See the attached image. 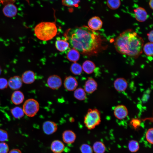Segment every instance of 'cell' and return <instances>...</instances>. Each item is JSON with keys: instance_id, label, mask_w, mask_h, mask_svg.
Segmentation results:
<instances>
[{"instance_id": "ac0fdd59", "label": "cell", "mask_w": 153, "mask_h": 153, "mask_svg": "<svg viewBox=\"0 0 153 153\" xmlns=\"http://www.w3.org/2000/svg\"><path fill=\"white\" fill-rule=\"evenodd\" d=\"M35 73L30 70L25 72L22 75L21 79L24 83L29 84L33 83L35 80Z\"/></svg>"}, {"instance_id": "1f68e13d", "label": "cell", "mask_w": 153, "mask_h": 153, "mask_svg": "<svg viewBox=\"0 0 153 153\" xmlns=\"http://www.w3.org/2000/svg\"><path fill=\"white\" fill-rule=\"evenodd\" d=\"M153 129L151 128L149 129L146 133L145 137L147 141L150 143L152 144Z\"/></svg>"}, {"instance_id": "ab89813d", "label": "cell", "mask_w": 153, "mask_h": 153, "mask_svg": "<svg viewBox=\"0 0 153 153\" xmlns=\"http://www.w3.org/2000/svg\"><path fill=\"white\" fill-rule=\"evenodd\" d=\"M153 0H150L149 2V7L152 9H153Z\"/></svg>"}, {"instance_id": "d6a6232c", "label": "cell", "mask_w": 153, "mask_h": 153, "mask_svg": "<svg viewBox=\"0 0 153 153\" xmlns=\"http://www.w3.org/2000/svg\"><path fill=\"white\" fill-rule=\"evenodd\" d=\"M141 120L137 118L132 119L130 121V124L135 129L139 128L141 123Z\"/></svg>"}, {"instance_id": "44dd1931", "label": "cell", "mask_w": 153, "mask_h": 153, "mask_svg": "<svg viewBox=\"0 0 153 153\" xmlns=\"http://www.w3.org/2000/svg\"><path fill=\"white\" fill-rule=\"evenodd\" d=\"M24 96L22 92L20 91H16L12 94L11 100L12 102L16 105H19L23 102Z\"/></svg>"}, {"instance_id": "603a6c76", "label": "cell", "mask_w": 153, "mask_h": 153, "mask_svg": "<svg viewBox=\"0 0 153 153\" xmlns=\"http://www.w3.org/2000/svg\"><path fill=\"white\" fill-rule=\"evenodd\" d=\"M74 96L76 99L80 101L84 100L87 98L86 92L81 88H78L75 90Z\"/></svg>"}, {"instance_id": "7402d4cb", "label": "cell", "mask_w": 153, "mask_h": 153, "mask_svg": "<svg viewBox=\"0 0 153 153\" xmlns=\"http://www.w3.org/2000/svg\"><path fill=\"white\" fill-rule=\"evenodd\" d=\"M82 69L86 73L90 74L92 73L95 69V65L92 61L86 60L82 64Z\"/></svg>"}, {"instance_id": "3957f363", "label": "cell", "mask_w": 153, "mask_h": 153, "mask_svg": "<svg viewBox=\"0 0 153 153\" xmlns=\"http://www.w3.org/2000/svg\"><path fill=\"white\" fill-rule=\"evenodd\" d=\"M54 22H42L38 24L34 29L36 37L39 39L48 41L54 37L58 33V29Z\"/></svg>"}, {"instance_id": "4fadbf2b", "label": "cell", "mask_w": 153, "mask_h": 153, "mask_svg": "<svg viewBox=\"0 0 153 153\" xmlns=\"http://www.w3.org/2000/svg\"><path fill=\"white\" fill-rule=\"evenodd\" d=\"M135 18L138 21L144 22L148 17L147 13L146 10L141 7H138L134 10Z\"/></svg>"}, {"instance_id": "277c9868", "label": "cell", "mask_w": 153, "mask_h": 153, "mask_svg": "<svg viewBox=\"0 0 153 153\" xmlns=\"http://www.w3.org/2000/svg\"><path fill=\"white\" fill-rule=\"evenodd\" d=\"M101 122V114L96 109H89L84 118V123L88 129H92Z\"/></svg>"}, {"instance_id": "30bf717a", "label": "cell", "mask_w": 153, "mask_h": 153, "mask_svg": "<svg viewBox=\"0 0 153 153\" xmlns=\"http://www.w3.org/2000/svg\"><path fill=\"white\" fill-rule=\"evenodd\" d=\"M103 24L102 21L99 17L94 16L89 20L88 26V27L91 29L96 31L101 28Z\"/></svg>"}, {"instance_id": "8d00e7d4", "label": "cell", "mask_w": 153, "mask_h": 153, "mask_svg": "<svg viewBox=\"0 0 153 153\" xmlns=\"http://www.w3.org/2000/svg\"><path fill=\"white\" fill-rule=\"evenodd\" d=\"M15 1V0H0V4L5 5L8 3H13Z\"/></svg>"}, {"instance_id": "e575fe53", "label": "cell", "mask_w": 153, "mask_h": 153, "mask_svg": "<svg viewBox=\"0 0 153 153\" xmlns=\"http://www.w3.org/2000/svg\"><path fill=\"white\" fill-rule=\"evenodd\" d=\"M8 139L7 132L5 130L0 129V141H5Z\"/></svg>"}, {"instance_id": "9a60e30c", "label": "cell", "mask_w": 153, "mask_h": 153, "mask_svg": "<svg viewBox=\"0 0 153 153\" xmlns=\"http://www.w3.org/2000/svg\"><path fill=\"white\" fill-rule=\"evenodd\" d=\"M128 82L125 79L123 78H116L114 82V86L115 89L119 92L125 91L127 88Z\"/></svg>"}, {"instance_id": "2e32d148", "label": "cell", "mask_w": 153, "mask_h": 153, "mask_svg": "<svg viewBox=\"0 0 153 153\" xmlns=\"http://www.w3.org/2000/svg\"><path fill=\"white\" fill-rule=\"evenodd\" d=\"M62 136L63 141L68 144L73 143L76 138L75 133L72 131L69 130L64 131Z\"/></svg>"}, {"instance_id": "83f0119b", "label": "cell", "mask_w": 153, "mask_h": 153, "mask_svg": "<svg viewBox=\"0 0 153 153\" xmlns=\"http://www.w3.org/2000/svg\"><path fill=\"white\" fill-rule=\"evenodd\" d=\"M129 150L132 152H135L137 151L139 149V146L138 142L135 140L130 141L128 144Z\"/></svg>"}, {"instance_id": "7c38bea8", "label": "cell", "mask_w": 153, "mask_h": 153, "mask_svg": "<svg viewBox=\"0 0 153 153\" xmlns=\"http://www.w3.org/2000/svg\"><path fill=\"white\" fill-rule=\"evenodd\" d=\"M97 86L96 81L94 78L89 77L85 83L84 90L86 92L91 94L97 90Z\"/></svg>"}, {"instance_id": "d6986e66", "label": "cell", "mask_w": 153, "mask_h": 153, "mask_svg": "<svg viewBox=\"0 0 153 153\" xmlns=\"http://www.w3.org/2000/svg\"><path fill=\"white\" fill-rule=\"evenodd\" d=\"M50 149L54 153H61L64 150L65 145L61 141L55 140L51 143Z\"/></svg>"}, {"instance_id": "f35d334b", "label": "cell", "mask_w": 153, "mask_h": 153, "mask_svg": "<svg viewBox=\"0 0 153 153\" xmlns=\"http://www.w3.org/2000/svg\"><path fill=\"white\" fill-rule=\"evenodd\" d=\"M9 153H22L21 151L18 149H14L11 150Z\"/></svg>"}, {"instance_id": "cb8c5ba5", "label": "cell", "mask_w": 153, "mask_h": 153, "mask_svg": "<svg viewBox=\"0 0 153 153\" xmlns=\"http://www.w3.org/2000/svg\"><path fill=\"white\" fill-rule=\"evenodd\" d=\"M93 149L95 153H104L106 150V147L102 142L97 141L94 144Z\"/></svg>"}, {"instance_id": "ffe728a7", "label": "cell", "mask_w": 153, "mask_h": 153, "mask_svg": "<svg viewBox=\"0 0 153 153\" xmlns=\"http://www.w3.org/2000/svg\"><path fill=\"white\" fill-rule=\"evenodd\" d=\"M80 54L79 52L76 49L72 48H70L67 52L66 57L69 61L76 62L80 58Z\"/></svg>"}, {"instance_id": "4316f807", "label": "cell", "mask_w": 153, "mask_h": 153, "mask_svg": "<svg viewBox=\"0 0 153 153\" xmlns=\"http://www.w3.org/2000/svg\"><path fill=\"white\" fill-rule=\"evenodd\" d=\"M143 49L145 54L149 57H152L153 54V42H148L144 45Z\"/></svg>"}, {"instance_id": "60d3db41", "label": "cell", "mask_w": 153, "mask_h": 153, "mask_svg": "<svg viewBox=\"0 0 153 153\" xmlns=\"http://www.w3.org/2000/svg\"><path fill=\"white\" fill-rule=\"evenodd\" d=\"M1 67H0V75L1 74Z\"/></svg>"}, {"instance_id": "8992f818", "label": "cell", "mask_w": 153, "mask_h": 153, "mask_svg": "<svg viewBox=\"0 0 153 153\" xmlns=\"http://www.w3.org/2000/svg\"><path fill=\"white\" fill-rule=\"evenodd\" d=\"M47 84L51 89L52 90L58 89L62 85V80L60 77L57 75H52L48 78Z\"/></svg>"}, {"instance_id": "484cf974", "label": "cell", "mask_w": 153, "mask_h": 153, "mask_svg": "<svg viewBox=\"0 0 153 153\" xmlns=\"http://www.w3.org/2000/svg\"><path fill=\"white\" fill-rule=\"evenodd\" d=\"M70 70L71 73L75 75H80L82 71V67L79 63L76 62L73 63L70 67Z\"/></svg>"}, {"instance_id": "4dcf8cb0", "label": "cell", "mask_w": 153, "mask_h": 153, "mask_svg": "<svg viewBox=\"0 0 153 153\" xmlns=\"http://www.w3.org/2000/svg\"><path fill=\"white\" fill-rule=\"evenodd\" d=\"M80 150L81 153H93L92 147L87 144H82L80 146Z\"/></svg>"}, {"instance_id": "74e56055", "label": "cell", "mask_w": 153, "mask_h": 153, "mask_svg": "<svg viewBox=\"0 0 153 153\" xmlns=\"http://www.w3.org/2000/svg\"><path fill=\"white\" fill-rule=\"evenodd\" d=\"M153 30H152L147 34L148 39L150 42H153Z\"/></svg>"}, {"instance_id": "5bb4252c", "label": "cell", "mask_w": 153, "mask_h": 153, "mask_svg": "<svg viewBox=\"0 0 153 153\" xmlns=\"http://www.w3.org/2000/svg\"><path fill=\"white\" fill-rule=\"evenodd\" d=\"M22 82L20 77L15 76L10 78L8 82V85L11 89L17 90L22 87Z\"/></svg>"}, {"instance_id": "b9f144b4", "label": "cell", "mask_w": 153, "mask_h": 153, "mask_svg": "<svg viewBox=\"0 0 153 153\" xmlns=\"http://www.w3.org/2000/svg\"><path fill=\"white\" fill-rule=\"evenodd\" d=\"M43 0L46 1V0Z\"/></svg>"}, {"instance_id": "6da1fadb", "label": "cell", "mask_w": 153, "mask_h": 153, "mask_svg": "<svg viewBox=\"0 0 153 153\" xmlns=\"http://www.w3.org/2000/svg\"><path fill=\"white\" fill-rule=\"evenodd\" d=\"M64 36L72 48L84 56L95 55L103 49L101 35L86 26L69 28Z\"/></svg>"}, {"instance_id": "5b68a950", "label": "cell", "mask_w": 153, "mask_h": 153, "mask_svg": "<svg viewBox=\"0 0 153 153\" xmlns=\"http://www.w3.org/2000/svg\"><path fill=\"white\" fill-rule=\"evenodd\" d=\"M39 105L38 102L33 99L26 100L23 106V110L24 114L27 116L32 117L34 116L38 112Z\"/></svg>"}, {"instance_id": "8fae6325", "label": "cell", "mask_w": 153, "mask_h": 153, "mask_svg": "<svg viewBox=\"0 0 153 153\" xmlns=\"http://www.w3.org/2000/svg\"><path fill=\"white\" fill-rule=\"evenodd\" d=\"M3 9L4 15L8 17H12L15 16L17 12V9L13 3H10L5 5Z\"/></svg>"}, {"instance_id": "836d02e7", "label": "cell", "mask_w": 153, "mask_h": 153, "mask_svg": "<svg viewBox=\"0 0 153 153\" xmlns=\"http://www.w3.org/2000/svg\"><path fill=\"white\" fill-rule=\"evenodd\" d=\"M8 150V146L6 143H0V153H7Z\"/></svg>"}, {"instance_id": "d590c367", "label": "cell", "mask_w": 153, "mask_h": 153, "mask_svg": "<svg viewBox=\"0 0 153 153\" xmlns=\"http://www.w3.org/2000/svg\"><path fill=\"white\" fill-rule=\"evenodd\" d=\"M8 82L6 79L4 78H0V89L3 90L7 88Z\"/></svg>"}, {"instance_id": "ba28073f", "label": "cell", "mask_w": 153, "mask_h": 153, "mask_svg": "<svg viewBox=\"0 0 153 153\" xmlns=\"http://www.w3.org/2000/svg\"><path fill=\"white\" fill-rule=\"evenodd\" d=\"M63 85L64 88L69 91L75 90L77 87L78 82L74 77L71 76H66L64 80Z\"/></svg>"}, {"instance_id": "7a4b0ae2", "label": "cell", "mask_w": 153, "mask_h": 153, "mask_svg": "<svg viewBox=\"0 0 153 153\" xmlns=\"http://www.w3.org/2000/svg\"><path fill=\"white\" fill-rule=\"evenodd\" d=\"M144 41L134 30L128 29L123 31L116 39L114 46L120 53L135 58L142 53Z\"/></svg>"}, {"instance_id": "d4e9b609", "label": "cell", "mask_w": 153, "mask_h": 153, "mask_svg": "<svg viewBox=\"0 0 153 153\" xmlns=\"http://www.w3.org/2000/svg\"><path fill=\"white\" fill-rule=\"evenodd\" d=\"M10 111L13 116L16 118H20L24 115L23 109L20 107H15L11 109Z\"/></svg>"}, {"instance_id": "52a82bcc", "label": "cell", "mask_w": 153, "mask_h": 153, "mask_svg": "<svg viewBox=\"0 0 153 153\" xmlns=\"http://www.w3.org/2000/svg\"><path fill=\"white\" fill-rule=\"evenodd\" d=\"M128 112L127 108L124 105H119L116 106L114 110V114L118 119L122 120L128 115Z\"/></svg>"}, {"instance_id": "f1b7e54d", "label": "cell", "mask_w": 153, "mask_h": 153, "mask_svg": "<svg viewBox=\"0 0 153 153\" xmlns=\"http://www.w3.org/2000/svg\"><path fill=\"white\" fill-rule=\"evenodd\" d=\"M107 4L110 9L115 10L118 9L121 5L120 0H107Z\"/></svg>"}, {"instance_id": "9c48e42d", "label": "cell", "mask_w": 153, "mask_h": 153, "mask_svg": "<svg viewBox=\"0 0 153 153\" xmlns=\"http://www.w3.org/2000/svg\"><path fill=\"white\" fill-rule=\"evenodd\" d=\"M58 129L57 124L51 121H47L42 125V129L44 133L47 135L52 134L56 131Z\"/></svg>"}, {"instance_id": "e0dca14e", "label": "cell", "mask_w": 153, "mask_h": 153, "mask_svg": "<svg viewBox=\"0 0 153 153\" xmlns=\"http://www.w3.org/2000/svg\"><path fill=\"white\" fill-rule=\"evenodd\" d=\"M55 45L57 49L61 52H65L70 48L69 43L65 39L58 38L55 42Z\"/></svg>"}, {"instance_id": "f546056e", "label": "cell", "mask_w": 153, "mask_h": 153, "mask_svg": "<svg viewBox=\"0 0 153 153\" xmlns=\"http://www.w3.org/2000/svg\"><path fill=\"white\" fill-rule=\"evenodd\" d=\"M80 0H62V4L68 7H76Z\"/></svg>"}]
</instances>
